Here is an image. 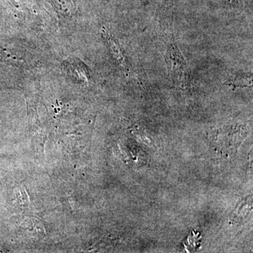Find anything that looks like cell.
Masks as SVG:
<instances>
[{
  "label": "cell",
  "instance_id": "2",
  "mask_svg": "<svg viewBox=\"0 0 253 253\" xmlns=\"http://www.w3.org/2000/svg\"><path fill=\"white\" fill-rule=\"evenodd\" d=\"M101 33H102V36L104 37L106 43H107L108 46H109L115 59L117 60L118 62L122 66L123 69L126 72H128L129 67H128L127 62H126V57L123 54L122 49H121L120 44H118V41L115 39L113 35L106 28H102Z\"/></svg>",
  "mask_w": 253,
  "mask_h": 253
},
{
  "label": "cell",
  "instance_id": "3",
  "mask_svg": "<svg viewBox=\"0 0 253 253\" xmlns=\"http://www.w3.org/2000/svg\"><path fill=\"white\" fill-rule=\"evenodd\" d=\"M227 84L234 86H250L252 85V77H237L229 81Z\"/></svg>",
  "mask_w": 253,
  "mask_h": 253
},
{
  "label": "cell",
  "instance_id": "1",
  "mask_svg": "<svg viewBox=\"0 0 253 253\" xmlns=\"http://www.w3.org/2000/svg\"><path fill=\"white\" fill-rule=\"evenodd\" d=\"M164 42L166 44L164 57L171 81L174 84L184 85L189 77L185 59L171 35L166 36Z\"/></svg>",
  "mask_w": 253,
  "mask_h": 253
}]
</instances>
